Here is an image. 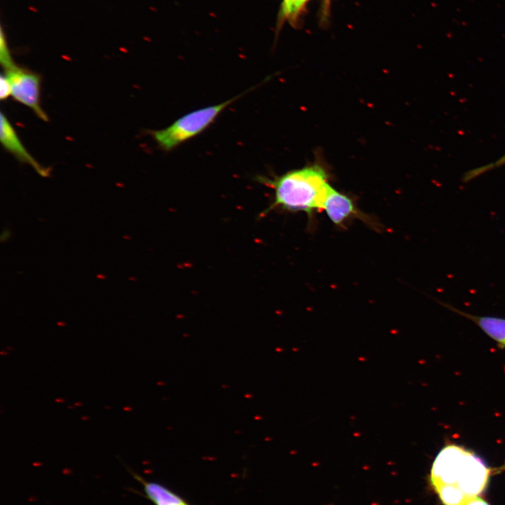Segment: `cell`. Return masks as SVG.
Segmentation results:
<instances>
[{"label": "cell", "mask_w": 505, "mask_h": 505, "mask_svg": "<svg viewBox=\"0 0 505 505\" xmlns=\"http://www.w3.org/2000/svg\"><path fill=\"white\" fill-rule=\"evenodd\" d=\"M504 469H505V466H504Z\"/></svg>", "instance_id": "cell-18"}, {"label": "cell", "mask_w": 505, "mask_h": 505, "mask_svg": "<svg viewBox=\"0 0 505 505\" xmlns=\"http://www.w3.org/2000/svg\"><path fill=\"white\" fill-rule=\"evenodd\" d=\"M447 309L469 319L476 323L490 337L494 339L501 348H505V318L474 316L454 308V307L440 302Z\"/></svg>", "instance_id": "cell-8"}, {"label": "cell", "mask_w": 505, "mask_h": 505, "mask_svg": "<svg viewBox=\"0 0 505 505\" xmlns=\"http://www.w3.org/2000/svg\"><path fill=\"white\" fill-rule=\"evenodd\" d=\"M11 236V232L9 229H4V231H2V233L0 236L1 241V242L7 241L10 238Z\"/></svg>", "instance_id": "cell-15"}, {"label": "cell", "mask_w": 505, "mask_h": 505, "mask_svg": "<svg viewBox=\"0 0 505 505\" xmlns=\"http://www.w3.org/2000/svg\"><path fill=\"white\" fill-rule=\"evenodd\" d=\"M325 1V8L328 6L329 5V0H324Z\"/></svg>", "instance_id": "cell-17"}, {"label": "cell", "mask_w": 505, "mask_h": 505, "mask_svg": "<svg viewBox=\"0 0 505 505\" xmlns=\"http://www.w3.org/2000/svg\"><path fill=\"white\" fill-rule=\"evenodd\" d=\"M490 473V470L484 460L467 450L455 485L468 497L478 496L486 488Z\"/></svg>", "instance_id": "cell-6"}, {"label": "cell", "mask_w": 505, "mask_h": 505, "mask_svg": "<svg viewBox=\"0 0 505 505\" xmlns=\"http://www.w3.org/2000/svg\"><path fill=\"white\" fill-rule=\"evenodd\" d=\"M0 141L4 149L19 161L32 166L43 177L50 176V168H44L26 149L7 117L1 112Z\"/></svg>", "instance_id": "cell-7"}, {"label": "cell", "mask_w": 505, "mask_h": 505, "mask_svg": "<svg viewBox=\"0 0 505 505\" xmlns=\"http://www.w3.org/2000/svg\"><path fill=\"white\" fill-rule=\"evenodd\" d=\"M329 173L320 163L307 165L281 175L257 176L256 180L274 191V200L262 213L283 210L304 212L311 217L321 212V205L328 187Z\"/></svg>", "instance_id": "cell-1"}, {"label": "cell", "mask_w": 505, "mask_h": 505, "mask_svg": "<svg viewBox=\"0 0 505 505\" xmlns=\"http://www.w3.org/2000/svg\"><path fill=\"white\" fill-rule=\"evenodd\" d=\"M4 71L11 84V96L29 107L39 118L48 121V117L40 103V75L17 65Z\"/></svg>", "instance_id": "cell-3"}, {"label": "cell", "mask_w": 505, "mask_h": 505, "mask_svg": "<svg viewBox=\"0 0 505 505\" xmlns=\"http://www.w3.org/2000/svg\"><path fill=\"white\" fill-rule=\"evenodd\" d=\"M308 0H283L282 4V17L288 20L296 18Z\"/></svg>", "instance_id": "cell-11"}, {"label": "cell", "mask_w": 505, "mask_h": 505, "mask_svg": "<svg viewBox=\"0 0 505 505\" xmlns=\"http://www.w3.org/2000/svg\"><path fill=\"white\" fill-rule=\"evenodd\" d=\"M505 164V155L502 156L501 159H499L498 161H497L494 163L495 166H501Z\"/></svg>", "instance_id": "cell-16"}, {"label": "cell", "mask_w": 505, "mask_h": 505, "mask_svg": "<svg viewBox=\"0 0 505 505\" xmlns=\"http://www.w3.org/2000/svg\"><path fill=\"white\" fill-rule=\"evenodd\" d=\"M434 489L444 505H465L469 498L457 485H440Z\"/></svg>", "instance_id": "cell-10"}, {"label": "cell", "mask_w": 505, "mask_h": 505, "mask_svg": "<svg viewBox=\"0 0 505 505\" xmlns=\"http://www.w3.org/2000/svg\"><path fill=\"white\" fill-rule=\"evenodd\" d=\"M0 62L4 70L13 67L16 64L12 59L3 32L1 33Z\"/></svg>", "instance_id": "cell-12"}, {"label": "cell", "mask_w": 505, "mask_h": 505, "mask_svg": "<svg viewBox=\"0 0 505 505\" xmlns=\"http://www.w3.org/2000/svg\"><path fill=\"white\" fill-rule=\"evenodd\" d=\"M323 210L337 227H344L349 221L354 219L361 220L371 227L377 226L373 219L360 210L351 197L339 192L331 185L323 198L321 205V211Z\"/></svg>", "instance_id": "cell-4"}, {"label": "cell", "mask_w": 505, "mask_h": 505, "mask_svg": "<svg viewBox=\"0 0 505 505\" xmlns=\"http://www.w3.org/2000/svg\"><path fill=\"white\" fill-rule=\"evenodd\" d=\"M465 505H490L489 503H487L485 500L483 499L482 498L476 496L473 497H470L468 499V500L466 502Z\"/></svg>", "instance_id": "cell-14"}, {"label": "cell", "mask_w": 505, "mask_h": 505, "mask_svg": "<svg viewBox=\"0 0 505 505\" xmlns=\"http://www.w3.org/2000/svg\"><path fill=\"white\" fill-rule=\"evenodd\" d=\"M467 450L455 444H448L436 455L431 467V482L433 487L455 485Z\"/></svg>", "instance_id": "cell-5"}, {"label": "cell", "mask_w": 505, "mask_h": 505, "mask_svg": "<svg viewBox=\"0 0 505 505\" xmlns=\"http://www.w3.org/2000/svg\"><path fill=\"white\" fill-rule=\"evenodd\" d=\"M134 476L142 484L147 497L155 505H190L166 486L156 482L145 480L137 475Z\"/></svg>", "instance_id": "cell-9"}, {"label": "cell", "mask_w": 505, "mask_h": 505, "mask_svg": "<svg viewBox=\"0 0 505 505\" xmlns=\"http://www.w3.org/2000/svg\"><path fill=\"white\" fill-rule=\"evenodd\" d=\"M250 90L222 103L191 112L163 129L150 131V134L162 150L170 152L204 131L225 108Z\"/></svg>", "instance_id": "cell-2"}, {"label": "cell", "mask_w": 505, "mask_h": 505, "mask_svg": "<svg viewBox=\"0 0 505 505\" xmlns=\"http://www.w3.org/2000/svg\"><path fill=\"white\" fill-rule=\"evenodd\" d=\"M0 81V98L4 100L11 95V87L5 74L1 76Z\"/></svg>", "instance_id": "cell-13"}]
</instances>
